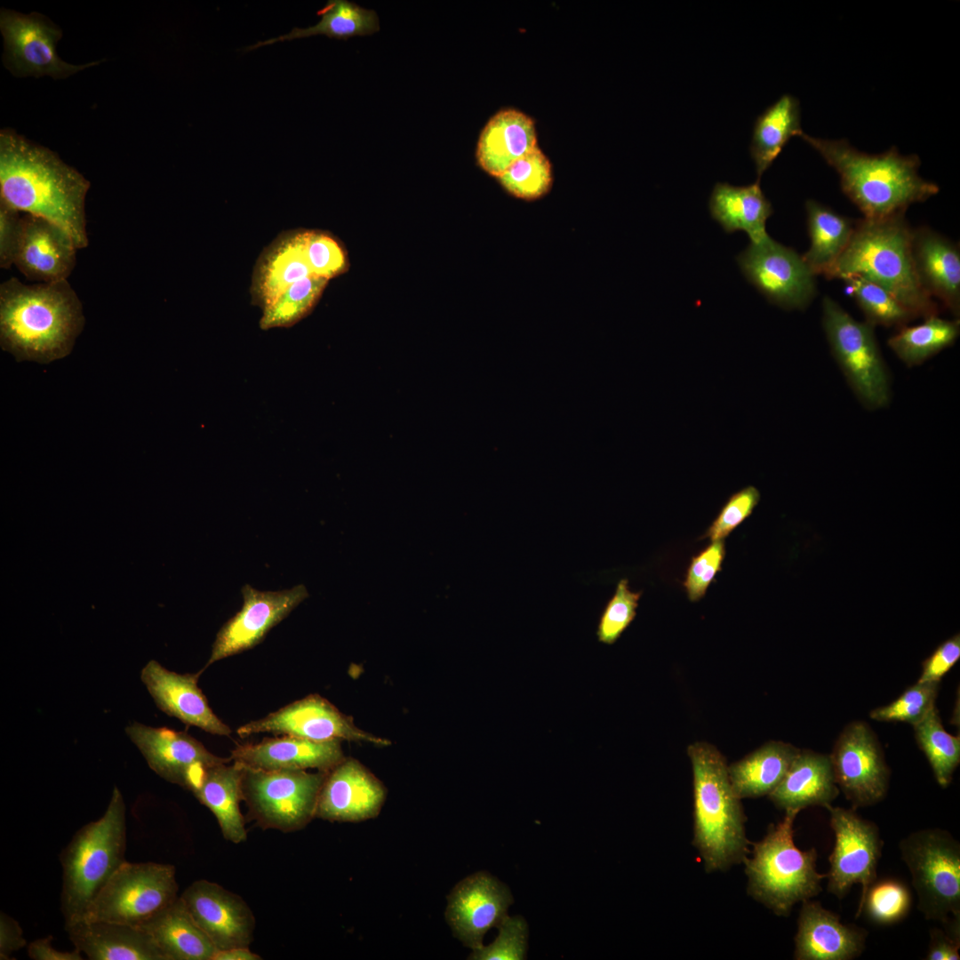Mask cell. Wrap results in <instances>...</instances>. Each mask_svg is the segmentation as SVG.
<instances>
[{
  "label": "cell",
  "instance_id": "6da1fadb",
  "mask_svg": "<svg viewBox=\"0 0 960 960\" xmlns=\"http://www.w3.org/2000/svg\"><path fill=\"white\" fill-rule=\"evenodd\" d=\"M90 181L47 148L12 129L0 132V200L65 229L76 247L88 246L85 198Z\"/></svg>",
  "mask_w": 960,
  "mask_h": 960
},
{
  "label": "cell",
  "instance_id": "7a4b0ae2",
  "mask_svg": "<svg viewBox=\"0 0 960 960\" xmlns=\"http://www.w3.org/2000/svg\"><path fill=\"white\" fill-rule=\"evenodd\" d=\"M84 325L83 305L68 280L0 284V345L17 362L49 364L67 356Z\"/></svg>",
  "mask_w": 960,
  "mask_h": 960
},
{
  "label": "cell",
  "instance_id": "3957f363",
  "mask_svg": "<svg viewBox=\"0 0 960 960\" xmlns=\"http://www.w3.org/2000/svg\"><path fill=\"white\" fill-rule=\"evenodd\" d=\"M801 139L836 172L842 192L865 219L905 214L911 204L940 191L936 183L920 176L919 156L901 155L895 146L880 154H868L845 139L825 140L804 132Z\"/></svg>",
  "mask_w": 960,
  "mask_h": 960
},
{
  "label": "cell",
  "instance_id": "277c9868",
  "mask_svg": "<svg viewBox=\"0 0 960 960\" xmlns=\"http://www.w3.org/2000/svg\"><path fill=\"white\" fill-rule=\"evenodd\" d=\"M912 231L905 214L856 220L847 246L825 277L859 276L886 290L916 317L937 315L915 270Z\"/></svg>",
  "mask_w": 960,
  "mask_h": 960
},
{
  "label": "cell",
  "instance_id": "5b68a950",
  "mask_svg": "<svg viewBox=\"0 0 960 960\" xmlns=\"http://www.w3.org/2000/svg\"><path fill=\"white\" fill-rule=\"evenodd\" d=\"M693 777V839L707 872L725 871L748 856L746 816L722 753L712 744L688 746Z\"/></svg>",
  "mask_w": 960,
  "mask_h": 960
},
{
  "label": "cell",
  "instance_id": "8992f818",
  "mask_svg": "<svg viewBox=\"0 0 960 960\" xmlns=\"http://www.w3.org/2000/svg\"><path fill=\"white\" fill-rule=\"evenodd\" d=\"M125 849V804L115 787L103 815L79 828L60 855V910L65 924L83 918L91 902L126 860Z\"/></svg>",
  "mask_w": 960,
  "mask_h": 960
},
{
  "label": "cell",
  "instance_id": "52a82bcc",
  "mask_svg": "<svg viewBox=\"0 0 960 960\" xmlns=\"http://www.w3.org/2000/svg\"><path fill=\"white\" fill-rule=\"evenodd\" d=\"M797 814L785 811L784 818L753 844L752 857L742 861L748 894L781 916H788L796 903L817 896L826 878L816 868V849L802 851L795 844L793 826Z\"/></svg>",
  "mask_w": 960,
  "mask_h": 960
},
{
  "label": "cell",
  "instance_id": "ba28073f",
  "mask_svg": "<svg viewBox=\"0 0 960 960\" xmlns=\"http://www.w3.org/2000/svg\"><path fill=\"white\" fill-rule=\"evenodd\" d=\"M899 849L924 918L942 925L960 919L959 842L947 830L923 828L902 838Z\"/></svg>",
  "mask_w": 960,
  "mask_h": 960
},
{
  "label": "cell",
  "instance_id": "9c48e42d",
  "mask_svg": "<svg viewBox=\"0 0 960 960\" xmlns=\"http://www.w3.org/2000/svg\"><path fill=\"white\" fill-rule=\"evenodd\" d=\"M242 768L241 788L248 820L262 829L290 833L315 819L326 772Z\"/></svg>",
  "mask_w": 960,
  "mask_h": 960
},
{
  "label": "cell",
  "instance_id": "30bf717a",
  "mask_svg": "<svg viewBox=\"0 0 960 960\" xmlns=\"http://www.w3.org/2000/svg\"><path fill=\"white\" fill-rule=\"evenodd\" d=\"M822 326L831 352L850 387L864 406L885 407L890 377L874 326L854 319L828 296L822 300Z\"/></svg>",
  "mask_w": 960,
  "mask_h": 960
},
{
  "label": "cell",
  "instance_id": "8fae6325",
  "mask_svg": "<svg viewBox=\"0 0 960 960\" xmlns=\"http://www.w3.org/2000/svg\"><path fill=\"white\" fill-rule=\"evenodd\" d=\"M171 864L124 861L88 906L83 918L140 926L178 896Z\"/></svg>",
  "mask_w": 960,
  "mask_h": 960
},
{
  "label": "cell",
  "instance_id": "7c38bea8",
  "mask_svg": "<svg viewBox=\"0 0 960 960\" xmlns=\"http://www.w3.org/2000/svg\"><path fill=\"white\" fill-rule=\"evenodd\" d=\"M736 260L747 281L783 309L804 310L817 294L816 276L802 255L770 236L750 242Z\"/></svg>",
  "mask_w": 960,
  "mask_h": 960
},
{
  "label": "cell",
  "instance_id": "4fadbf2b",
  "mask_svg": "<svg viewBox=\"0 0 960 960\" xmlns=\"http://www.w3.org/2000/svg\"><path fill=\"white\" fill-rule=\"evenodd\" d=\"M825 808L829 812V825L835 835L826 874L828 892L841 900L854 884H860L861 900L876 879L883 847L879 829L874 822L860 817L855 808L831 804Z\"/></svg>",
  "mask_w": 960,
  "mask_h": 960
},
{
  "label": "cell",
  "instance_id": "5bb4252c",
  "mask_svg": "<svg viewBox=\"0 0 960 960\" xmlns=\"http://www.w3.org/2000/svg\"><path fill=\"white\" fill-rule=\"evenodd\" d=\"M0 28L4 41V66L16 76H50L60 79L99 63L72 65L61 60L56 51L61 29L40 13L26 15L2 9Z\"/></svg>",
  "mask_w": 960,
  "mask_h": 960
},
{
  "label": "cell",
  "instance_id": "9a60e30c",
  "mask_svg": "<svg viewBox=\"0 0 960 960\" xmlns=\"http://www.w3.org/2000/svg\"><path fill=\"white\" fill-rule=\"evenodd\" d=\"M271 732L315 741L333 740L388 746L391 740L359 729L353 718L318 694H309L236 729L241 738Z\"/></svg>",
  "mask_w": 960,
  "mask_h": 960
},
{
  "label": "cell",
  "instance_id": "2e32d148",
  "mask_svg": "<svg viewBox=\"0 0 960 960\" xmlns=\"http://www.w3.org/2000/svg\"><path fill=\"white\" fill-rule=\"evenodd\" d=\"M829 757L839 791L853 808L870 806L884 798L890 770L875 733L866 723L848 724Z\"/></svg>",
  "mask_w": 960,
  "mask_h": 960
},
{
  "label": "cell",
  "instance_id": "e0dca14e",
  "mask_svg": "<svg viewBox=\"0 0 960 960\" xmlns=\"http://www.w3.org/2000/svg\"><path fill=\"white\" fill-rule=\"evenodd\" d=\"M242 608L223 624L216 635L205 667L253 648L269 630L308 597L303 584L277 591H260L249 584L241 589Z\"/></svg>",
  "mask_w": 960,
  "mask_h": 960
},
{
  "label": "cell",
  "instance_id": "ac0fdd59",
  "mask_svg": "<svg viewBox=\"0 0 960 960\" xmlns=\"http://www.w3.org/2000/svg\"><path fill=\"white\" fill-rule=\"evenodd\" d=\"M149 768L166 781L188 791L210 766L231 762L211 753L184 732L132 722L125 728Z\"/></svg>",
  "mask_w": 960,
  "mask_h": 960
},
{
  "label": "cell",
  "instance_id": "d6986e66",
  "mask_svg": "<svg viewBox=\"0 0 960 960\" xmlns=\"http://www.w3.org/2000/svg\"><path fill=\"white\" fill-rule=\"evenodd\" d=\"M513 903L508 887L486 871L460 880L447 896L445 919L452 934L465 947L483 946L485 933L508 916Z\"/></svg>",
  "mask_w": 960,
  "mask_h": 960
},
{
  "label": "cell",
  "instance_id": "ffe728a7",
  "mask_svg": "<svg viewBox=\"0 0 960 960\" xmlns=\"http://www.w3.org/2000/svg\"><path fill=\"white\" fill-rule=\"evenodd\" d=\"M180 897L217 950L250 946L256 921L241 896L219 884L199 879Z\"/></svg>",
  "mask_w": 960,
  "mask_h": 960
},
{
  "label": "cell",
  "instance_id": "44dd1931",
  "mask_svg": "<svg viewBox=\"0 0 960 960\" xmlns=\"http://www.w3.org/2000/svg\"><path fill=\"white\" fill-rule=\"evenodd\" d=\"M387 788L363 764L345 756L326 772L315 819L330 822H361L376 818L385 803Z\"/></svg>",
  "mask_w": 960,
  "mask_h": 960
},
{
  "label": "cell",
  "instance_id": "7402d4cb",
  "mask_svg": "<svg viewBox=\"0 0 960 960\" xmlns=\"http://www.w3.org/2000/svg\"><path fill=\"white\" fill-rule=\"evenodd\" d=\"M202 673L179 674L151 660L142 668L140 679L166 715L206 732L228 736L231 729L215 715L197 685Z\"/></svg>",
  "mask_w": 960,
  "mask_h": 960
},
{
  "label": "cell",
  "instance_id": "603a6c76",
  "mask_svg": "<svg viewBox=\"0 0 960 960\" xmlns=\"http://www.w3.org/2000/svg\"><path fill=\"white\" fill-rule=\"evenodd\" d=\"M77 250L71 236L61 227L26 213L22 216V231L14 265L29 281H64L75 268Z\"/></svg>",
  "mask_w": 960,
  "mask_h": 960
},
{
  "label": "cell",
  "instance_id": "cb8c5ba5",
  "mask_svg": "<svg viewBox=\"0 0 960 960\" xmlns=\"http://www.w3.org/2000/svg\"><path fill=\"white\" fill-rule=\"evenodd\" d=\"M868 932L843 924L840 916L819 902H802L795 936L794 959L852 960L865 949Z\"/></svg>",
  "mask_w": 960,
  "mask_h": 960
},
{
  "label": "cell",
  "instance_id": "d4e9b609",
  "mask_svg": "<svg viewBox=\"0 0 960 960\" xmlns=\"http://www.w3.org/2000/svg\"><path fill=\"white\" fill-rule=\"evenodd\" d=\"M344 757L341 740L315 741L288 735L238 745L230 755L233 762L243 766L268 771L328 772Z\"/></svg>",
  "mask_w": 960,
  "mask_h": 960
},
{
  "label": "cell",
  "instance_id": "484cf974",
  "mask_svg": "<svg viewBox=\"0 0 960 960\" xmlns=\"http://www.w3.org/2000/svg\"><path fill=\"white\" fill-rule=\"evenodd\" d=\"M915 270L923 289L936 297L956 316L960 314L959 246L929 227L912 231Z\"/></svg>",
  "mask_w": 960,
  "mask_h": 960
},
{
  "label": "cell",
  "instance_id": "4316f807",
  "mask_svg": "<svg viewBox=\"0 0 960 960\" xmlns=\"http://www.w3.org/2000/svg\"><path fill=\"white\" fill-rule=\"evenodd\" d=\"M68 939L91 960H164L141 928L106 921L80 919L65 924Z\"/></svg>",
  "mask_w": 960,
  "mask_h": 960
},
{
  "label": "cell",
  "instance_id": "83f0119b",
  "mask_svg": "<svg viewBox=\"0 0 960 960\" xmlns=\"http://www.w3.org/2000/svg\"><path fill=\"white\" fill-rule=\"evenodd\" d=\"M838 794L829 756L800 749L768 796L777 808L799 812L810 806L826 807Z\"/></svg>",
  "mask_w": 960,
  "mask_h": 960
},
{
  "label": "cell",
  "instance_id": "f1b7e54d",
  "mask_svg": "<svg viewBox=\"0 0 960 960\" xmlns=\"http://www.w3.org/2000/svg\"><path fill=\"white\" fill-rule=\"evenodd\" d=\"M537 145L533 119L518 109L504 108L488 120L480 133L476 151L477 164L498 178Z\"/></svg>",
  "mask_w": 960,
  "mask_h": 960
},
{
  "label": "cell",
  "instance_id": "f546056e",
  "mask_svg": "<svg viewBox=\"0 0 960 960\" xmlns=\"http://www.w3.org/2000/svg\"><path fill=\"white\" fill-rule=\"evenodd\" d=\"M242 765L233 761L208 767L190 792L214 815L223 837L233 844L247 839L242 814Z\"/></svg>",
  "mask_w": 960,
  "mask_h": 960
},
{
  "label": "cell",
  "instance_id": "4dcf8cb0",
  "mask_svg": "<svg viewBox=\"0 0 960 960\" xmlns=\"http://www.w3.org/2000/svg\"><path fill=\"white\" fill-rule=\"evenodd\" d=\"M708 209L711 217L726 233L743 231L752 243L769 236L766 221L772 215L773 208L758 180L744 186L716 183L709 196Z\"/></svg>",
  "mask_w": 960,
  "mask_h": 960
},
{
  "label": "cell",
  "instance_id": "1f68e13d",
  "mask_svg": "<svg viewBox=\"0 0 960 960\" xmlns=\"http://www.w3.org/2000/svg\"><path fill=\"white\" fill-rule=\"evenodd\" d=\"M138 927L151 937L164 960H212L217 951L180 896Z\"/></svg>",
  "mask_w": 960,
  "mask_h": 960
},
{
  "label": "cell",
  "instance_id": "d6a6232c",
  "mask_svg": "<svg viewBox=\"0 0 960 960\" xmlns=\"http://www.w3.org/2000/svg\"><path fill=\"white\" fill-rule=\"evenodd\" d=\"M313 275L304 249V232L276 241L256 268L252 293L262 308L270 304L293 283Z\"/></svg>",
  "mask_w": 960,
  "mask_h": 960
},
{
  "label": "cell",
  "instance_id": "836d02e7",
  "mask_svg": "<svg viewBox=\"0 0 960 960\" xmlns=\"http://www.w3.org/2000/svg\"><path fill=\"white\" fill-rule=\"evenodd\" d=\"M799 751L789 743L772 740L728 765L737 796L740 799L768 796L781 781Z\"/></svg>",
  "mask_w": 960,
  "mask_h": 960
},
{
  "label": "cell",
  "instance_id": "e575fe53",
  "mask_svg": "<svg viewBox=\"0 0 960 960\" xmlns=\"http://www.w3.org/2000/svg\"><path fill=\"white\" fill-rule=\"evenodd\" d=\"M801 109L798 99L785 93L755 120L749 145L757 180L772 164L793 136L801 137Z\"/></svg>",
  "mask_w": 960,
  "mask_h": 960
},
{
  "label": "cell",
  "instance_id": "d590c367",
  "mask_svg": "<svg viewBox=\"0 0 960 960\" xmlns=\"http://www.w3.org/2000/svg\"><path fill=\"white\" fill-rule=\"evenodd\" d=\"M810 247L802 255L815 275L826 276L847 246L855 221L813 199L805 202Z\"/></svg>",
  "mask_w": 960,
  "mask_h": 960
},
{
  "label": "cell",
  "instance_id": "8d00e7d4",
  "mask_svg": "<svg viewBox=\"0 0 960 960\" xmlns=\"http://www.w3.org/2000/svg\"><path fill=\"white\" fill-rule=\"evenodd\" d=\"M317 14L321 16L317 24L305 28H294L287 34L247 46L244 52L316 35L346 40L354 36L372 34L380 29L379 19L374 11L364 9L348 0H330Z\"/></svg>",
  "mask_w": 960,
  "mask_h": 960
},
{
  "label": "cell",
  "instance_id": "74e56055",
  "mask_svg": "<svg viewBox=\"0 0 960 960\" xmlns=\"http://www.w3.org/2000/svg\"><path fill=\"white\" fill-rule=\"evenodd\" d=\"M960 333L959 319L947 320L937 315L914 326H903L889 338L888 346L908 366H916L952 346Z\"/></svg>",
  "mask_w": 960,
  "mask_h": 960
},
{
  "label": "cell",
  "instance_id": "f35d334b",
  "mask_svg": "<svg viewBox=\"0 0 960 960\" xmlns=\"http://www.w3.org/2000/svg\"><path fill=\"white\" fill-rule=\"evenodd\" d=\"M914 732L916 742L924 753L938 784L947 788L960 763L959 735L953 736L944 729L936 707L914 725Z\"/></svg>",
  "mask_w": 960,
  "mask_h": 960
},
{
  "label": "cell",
  "instance_id": "ab89813d",
  "mask_svg": "<svg viewBox=\"0 0 960 960\" xmlns=\"http://www.w3.org/2000/svg\"><path fill=\"white\" fill-rule=\"evenodd\" d=\"M497 179L513 196L527 201L536 200L547 195L552 187V165L537 145L509 165Z\"/></svg>",
  "mask_w": 960,
  "mask_h": 960
},
{
  "label": "cell",
  "instance_id": "60d3db41",
  "mask_svg": "<svg viewBox=\"0 0 960 960\" xmlns=\"http://www.w3.org/2000/svg\"><path fill=\"white\" fill-rule=\"evenodd\" d=\"M848 292L873 325L903 327L916 316L879 285L859 276L844 277Z\"/></svg>",
  "mask_w": 960,
  "mask_h": 960
},
{
  "label": "cell",
  "instance_id": "b9f144b4",
  "mask_svg": "<svg viewBox=\"0 0 960 960\" xmlns=\"http://www.w3.org/2000/svg\"><path fill=\"white\" fill-rule=\"evenodd\" d=\"M327 281L324 277L310 275L291 284L263 308L260 327H285L298 322L312 308Z\"/></svg>",
  "mask_w": 960,
  "mask_h": 960
},
{
  "label": "cell",
  "instance_id": "7bdbcfd3",
  "mask_svg": "<svg viewBox=\"0 0 960 960\" xmlns=\"http://www.w3.org/2000/svg\"><path fill=\"white\" fill-rule=\"evenodd\" d=\"M909 888L900 880H875L860 900L856 917L862 913L873 924L892 925L903 920L911 908Z\"/></svg>",
  "mask_w": 960,
  "mask_h": 960
},
{
  "label": "cell",
  "instance_id": "ee69618b",
  "mask_svg": "<svg viewBox=\"0 0 960 960\" xmlns=\"http://www.w3.org/2000/svg\"><path fill=\"white\" fill-rule=\"evenodd\" d=\"M940 682H916L892 703L873 709L869 716L881 722H904L913 726L935 707Z\"/></svg>",
  "mask_w": 960,
  "mask_h": 960
},
{
  "label": "cell",
  "instance_id": "f6af8a7d",
  "mask_svg": "<svg viewBox=\"0 0 960 960\" xmlns=\"http://www.w3.org/2000/svg\"><path fill=\"white\" fill-rule=\"evenodd\" d=\"M642 591H632L628 580L621 579L613 596L605 604L597 624L598 642L612 645L617 642L636 615Z\"/></svg>",
  "mask_w": 960,
  "mask_h": 960
},
{
  "label": "cell",
  "instance_id": "bcb514c9",
  "mask_svg": "<svg viewBox=\"0 0 960 960\" xmlns=\"http://www.w3.org/2000/svg\"><path fill=\"white\" fill-rule=\"evenodd\" d=\"M499 934L488 946L472 949L470 960H523L526 958L528 926L521 916H506Z\"/></svg>",
  "mask_w": 960,
  "mask_h": 960
},
{
  "label": "cell",
  "instance_id": "7dc6e473",
  "mask_svg": "<svg viewBox=\"0 0 960 960\" xmlns=\"http://www.w3.org/2000/svg\"><path fill=\"white\" fill-rule=\"evenodd\" d=\"M724 556V541L719 540L692 557L683 583L690 601L697 602L705 596L714 577L721 571Z\"/></svg>",
  "mask_w": 960,
  "mask_h": 960
},
{
  "label": "cell",
  "instance_id": "c3c4849f",
  "mask_svg": "<svg viewBox=\"0 0 960 960\" xmlns=\"http://www.w3.org/2000/svg\"><path fill=\"white\" fill-rule=\"evenodd\" d=\"M760 498L758 489L753 485L732 494L700 539L706 538L711 541L724 540L752 514Z\"/></svg>",
  "mask_w": 960,
  "mask_h": 960
},
{
  "label": "cell",
  "instance_id": "681fc988",
  "mask_svg": "<svg viewBox=\"0 0 960 960\" xmlns=\"http://www.w3.org/2000/svg\"><path fill=\"white\" fill-rule=\"evenodd\" d=\"M306 258L313 275L330 279L346 268V257L340 244L318 232H304Z\"/></svg>",
  "mask_w": 960,
  "mask_h": 960
},
{
  "label": "cell",
  "instance_id": "f907efd6",
  "mask_svg": "<svg viewBox=\"0 0 960 960\" xmlns=\"http://www.w3.org/2000/svg\"><path fill=\"white\" fill-rule=\"evenodd\" d=\"M22 231L20 212L0 200V268L14 265Z\"/></svg>",
  "mask_w": 960,
  "mask_h": 960
},
{
  "label": "cell",
  "instance_id": "816d5d0a",
  "mask_svg": "<svg viewBox=\"0 0 960 960\" xmlns=\"http://www.w3.org/2000/svg\"><path fill=\"white\" fill-rule=\"evenodd\" d=\"M960 658V635L955 634L940 644L922 664L918 682H940Z\"/></svg>",
  "mask_w": 960,
  "mask_h": 960
},
{
  "label": "cell",
  "instance_id": "f5cc1de1",
  "mask_svg": "<svg viewBox=\"0 0 960 960\" xmlns=\"http://www.w3.org/2000/svg\"><path fill=\"white\" fill-rule=\"evenodd\" d=\"M942 926V929L930 930V940L925 958L928 960L960 959V920H950Z\"/></svg>",
  "mask_w": 960,
  "mask_h": 960
},
{
  "label": "cell",
  "instance_id": "db71d44e",
  "mask_svg": "<svg viewBox=\"0 0 960 960\" xmlns=\"http://www.w3.org/2000/svg\"><path fill=\"white\" fill-rule=\"evenodd\" d=\"M27 944L19 923L5 913L0 915V959H12V955Z\"/></svg>",
  "mask_w": 960,
  "mask_h": 960
},
{
  "label": "cell",
  "instance_id": "11a10c76",
  "mask_svg": "<svg viewBox=\"0 0 960 960\" xmlns=\"http://www.w3.org/2000/svg\"><path fill=\"white\" fill-rule=\"evenodd\" d=\"M52 936L36 940L29 943L28 954L34 960H82V952L76 948L72 951H60L52 946Z\"/></svg>",
  "mask_w": 960,
  "mask_h": 960
},
{
  "label": "cell",
  "instance_id": "9f6ffc18",
  "mask_svg": "<svg viewBox=\"0 0 960 960\" xmlns=\"http://www.w3.org/2000/svg\"><path fill=\"white\" fill-rule=\"evenodd\" d=\"M261 956L252 952L249 947H235L217 950L212 960H260Z\"/></svg>",
  "mask_w": 960,
  "mask_h": 960
}]
</instances>
